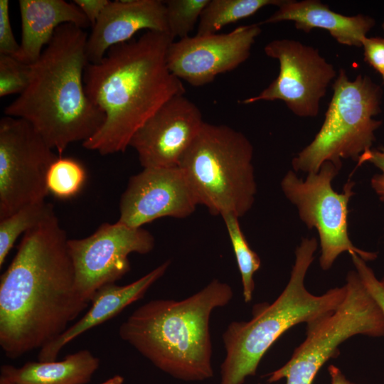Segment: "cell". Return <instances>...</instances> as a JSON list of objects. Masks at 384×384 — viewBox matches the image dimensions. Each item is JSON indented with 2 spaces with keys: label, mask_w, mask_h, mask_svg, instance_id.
<instances>
[{
  "label": "cell",
  "mask_w": 384,
  "mask_h": 384,
  "mask_svg": "<svg viewBox=\"0 0 384 384\" xmlns=\"http://www.w3.org/2000/svg\"><path fill=\"white\" fill-rule=\"evenodd\" d=\"M53 213L23 234L0 278V346L16 359L55 340L88 305Z\"/></svg>",
  "instance_id": "obj_1"
},
{
  "label": "cell",
  "mask_w": 384,
  "mask_h": 384,
  "mask_svg": "<svg viewBox=\"0 0 384 384\" xmlns=\"http://www.w3.org/2000/svg\"><path fill=\"white\" fill-rule=\"evenodd\" d=\"M174 41L167 33L148 31L110 48L84 73L86 93L105 114L100 129L82 143L101 155L124 152L135 132L165 102L184 95L181 80L169 70Z\"/></svg>",
  "instance_id": "obj_2"
},
{
  "label": "cell",
  "mask_w": 384,
  "mask_h": 384,
  "mask_svg": "<svg viewBox=\"0 0 384 384\" xmlns=\"http://www.w3.org/2000/svg\"><path fill=\"white\" fill-rule=\"evenodd\" d=\"M87 36L75 25L60 26L30 65L26 88L4 110V115L28 121L59 157L70 144L91 138L105 121L85 91Z\"/></svg>",
  "instance_id": "obj_3"
},
{
  "label": "cell",
  "mask_w": 384,
  "mask_h": 384,
  "mask_svg": "<svg viewBox=\"0 0 384 384\" xmlns=\"http://www.w3.org/2000/svg\"><path fill=\"white\" fill-rule=\"evenodd\" d=\"M226 282L213 279L182 299H154L135 309L119 328L120 338L156 368L183 381L213 376L210 319L232 300Z\"/></svg>",
  "instance_id": "obj_4"
},
{
  "label": "cell",
  "mask_w": 384,
  "mask_h": 384,
  "mask_svg": "<svg viewBox=\"0 0 384 384\" xmlns=\"http://www.w3.org/2000/svg\"><path fill=\"white\" fill-rule=\"evenodd\" d=\"M315 238H302L295 250L289 280L272 303L253 307L248 321H233L223 334L225 356L220 366V384H242L256 373L263 356L286 331L308 324L334 311L343 302L346 286L329 289L321 295L304 286L306 272L317 249Z\"/></svg>",
  "instance_id": "obj_5"
},
{
  "label": "cell",
  "mask_w": 384,
  "mask_h": 384,
  "mask_svg": "<svg viewBox=\"0 0 384 384\" xmlns=\"http://www.w3.org/2000/svg\"><path fill=\"white\" fill-rule=\"evenodd\" d=\"M253 146L240 132L204 122L178 167L199 205L210 214L240 218L252 207L257 183Z\"/></svg>",
  "instance_id": "obj_6"
},
{
  "label": "cell",
  "mask_w": 384,
  "mask_h": 384,
  "mask_svg": "<svg viewBox=\"0 0 384 384\" xmlns=\"http://www.w3.org/2000/svg\"><path fill=\"white\" fill-rule=\"evenodd\" d=\"M332 88L319 131L292 161L295 171L316 173L326 161L341 169L342 159L357 162L375 139V132L382 123L373 119L380 111V87L366 75L351 80L341 68Z\"/></svg>",
  "instance_id": "obj_7"
},
{
  "label": "cell",
  "mask_w": 384,
  "mask_h": 384,
  "mask_svg": "<svg viewBox=\"0 0 384 384\" xmlns=\"http://www.w3.org/2000/svg\"><path fill=\"white\" fill-rule=\"evenodd\" d=\"M346 293L334 311L306 324V338L291 358L269 375L267 381L312 384L325 363L339 354L338 346L361 334L384 336V314L356 270L348 272Z\"/></svg>",
  "instance_id": "obj_8"
},
{
  "label": "cell",
  "mask_w": 384,
  "mask_h": 384,
  "mask_svg": "<svg viewBox=\"0 0 384 384\" xmlns=\"http://www.w3.org/2000/svg\"><path fill=\"white\" fill-rule=\"evenodd\" d=\"M340 170L333 163L326 161L317 172L308 174L305 179L289 170L281 181L283 193L297 207L301 220L319 234V263L324 270L330 269L344 252L356 254L366 262L377 257L374 252L356 247L349 238L348 205L354 195L355 183L348 181L341 193L334 191L331 183Z\"/></svg>",
  "instance_id": "obj_9"
},
{
  "label": "cell",
  "mask_w": 384,
  "mask_h": 384,
  "mask_svg": "<svg viewBox=\"0 0 384 384\" xmlns=\"http://www.w3.org/2000/svg\"><path fill=\"white\" fill-rule=\"evenodd\" d=\"M58 157L28 121L1 118L0 220L45 201L48 173Z\"/></svg>",
  "instance_id": "obj_10"
},
{
  "label": "cell",
  "mask_w": 384,
  "mask_h": 384,
  "mask_svg": "<svg viewBox=\"0 0 384 384\" xmlns=\"http://www.w3.org/2000/svg\"><path fill=\"white\" fill-rule=\"evenodd\" d=\"M264 50L267 56L278 60L279 74L259 94L241 103L281 100L298 117H316L321 98L337 76L333 65L318 49L292 39L272 41Z\"/></svg>",
  "instance_id": "obj_11"
},
{
  "label": "cell",
  "mask_w": 384,
  "mask_h": 384,
  "mask_svg": "<svg viewBox=\"0 0 384 384\" xmlns=\"http://www.w3.org/2000/svg\"><path fill=\"white\" fill-rule=\"evenodd\" d=\"M76 285L89 302L102 286L115 283L130 270L129 255H146L154 247L152 234L142 228H133L117 221L102 224L92 235L69 239Z\"/></svg>",
  "instance_id": "obj_12"
},
{
  "label": "cell",
  "mask_w": 384,
  "mask_h": 384,
  "mask_svg": "<svg viewBox=\"0 0 384 384\" xmlns=\"http://www.w3.org/2000/svg\"><path fill=\"white\" fill-rule=\"evenodd\" d=\"M262 30L259 23L241 26L227 33L196 35L173 41L167 50L169 71L194 87L210 83L247 60Z\"/></svg>",
  "instance_id": "obj_13"
},
{
  "label": "cell",
  "mask_w": 384,
  "mask_h": 384,
  "mask_svg": "<svg viewBox=\"0 0 384 384\" xmlns=\"http://www.w3.org/2000/svg\"><path fill=\"white\" fill-rule=\"evenodd\" d=\"M198 201L178 167L144 168L132 176L119 201L121 223L142 228L163 217L184 218Z\"/></svg>",
  "instance_id": "obj_14"
},
{
  "label": "cell",
  "mask_w": 384,
  "mask_h": 384,
  "mask_svg": "<svg viewBox=\"0 0 384 384\" xmlns=\"http://www.w3.org/2000/svg\"><path fill=\"white\" fill-rule=\"evenodd\" d=\"M204 121L198 106L184 95L165 102L135 132L129 146L144 168L176 167Z\"/></svg>",
  "instance_id": "obj_15"
},
{
  "label": "cell",
  "mask_w": 384,
  "mask_h": 384,
  "mask_svg": "<svg viewBox=\"0 0 384 384\" xmlns=\"http://www.w3.org/2000/svg\"><path fill=\"white\" fill-rule=\"evenodd\" d=\"M92 27L87 36L86 55L90 63H96L110 48L132 40L138 31L168 33L164 1H110Z\"/></svg>",
  "instance_id": "obj_16"
},
{
  "label": "cell",
  "mask_w": 384,
  "mask_h": 384,
  "mask_svg": "<svg viewBox=\"0 0 384 384\" xmlns=\"http://www.w3.org/2000/svg\"><path fill=\"white\" fill-rule=\"evenodd\" d=\"M167 260L137 280L123 286L110 283L100 287L90 299L88 311L69 326L55 340L39 350L38 361H56L60 352L73 339L119 314L129 305L142 299L150 287L166 272Z\"/></svg>",
  "instance_id": "obj_17"
},
{
  "label": "cell",
  "mask_w": 384,
  "mask_h": 384,
  "mask_svg": "<svg viewBox=\"0 0 384 384\" xmlns=\"http://www.w3.org/2000/svg\"><path fill=\"white\" fill-rule=\"evenodd\" d=\"M277 7L259 24L290 21L305 33L314 28L326 30L338 43L348 46L361 47L375 23L373 18L363 14L348 16L336 13L318 0H282Z\"/></svg>",
  "instance_id": "obj_18"
},
{
  "label": "cell",
  "mask_w": 384,
  "mask_h": 384,
  "mask_svg": "<svg viewBox=\"0 0 384 384\" xmlns=\"http://www.w3.org/2000/svg\"><path fill=\"white\" fill-rule=\"evenodd\" d=\"M18 6L21 41L19 50L14 57L27 65H31L39 58L60 26L70 23L82 29L91 26L73 2L20 0Z\"/></svg>",
  "instance_id": "obj_19"
},
{
  "label": "cell",
  "mask_w": 384,
  "mask_h": 384,
  "mask_svg": "<svg viewBox=\"0 0 384 384\" xmlns=\"http://www.w3.org/2000/svg\"><path fill=\"white\" fill-rule=\"evenodd\" d=\"M99 366L100 359L84 349L60 361H29L21 367L4 364L0 376L14 384H86Z\"/></svg>",
  "instance_id": "obj_20"
},
{
  "label": "cell",
  "mask_w": 384,
  "mask_h": 384,
  "mask_svg": "<svg viewBox=\"0 0 384 384\" xmlns=\"http://www.w3.org/2000/svg\"><path fill=\"white\" fill-rule=\"evenodd\" d=\"M282 0H210L198 23L196 35L217 33L224 26L254 15Z\"/></svg>",
  "instance_id": "obj_21"
},
{
  "label": "cell",
  "mask_w": 384,
  "mask_h": 384,
  "mask_svg": "<svg viewBox=\"0 0 384 384\" xmlns=\"http://www.w3.org/2000/svg\"><path fill=\"white\" fill-rule=\"evenodd\" d=\"M55 213L46 201L27 205L0 220V267L21 234L36 228Z\"/></svg>",
  "instance_id": "obj_22"
},
{
  "label": "cell",
  "mask_w": 384,
  "mask_h": 384,
  "mask_svg": "<svg viewBox=\"0 0 384 384\" xmlns=\"http://www.w3.org/2000/svg\"><path fill=\"white\" fill-rule=\"evenodd\" d=\"M221 217L225 223L241 275L244 301L247 303L252 299L255 289L253 277L261 266V260L250 248L240 228L239 218L231 213Z\"/></svg>",
  "instance_id": "obj_23"
},
{
  "label": "cell",
  "mask_w": 384,
  "mask_h": 384,
  "mask_svg": "<svg viewBox=\"0 0 384 384\" xmlns=\"http://www.w3.org/2000/svg\"><path fill=\"white\" fill-rule=\"evenodd\" d=\"M86 179V172L78 161L58 157L51 165L47 177L49 193L58 198L67 199L77 195Z\"/></svg>",
  "instance_id": "obj_24"
},
{
  "label": "cell",
  "mask_w": 384,
  "mask_h": 384,
  "mask_svg": "<svg viewBox=\"0 0 384 384\" xmlns=\"http://www.w3.org/2000/svg\"><path fill=\"white\" fill-rule=\"evenodd\" d=\"M210 0L164 1L168 33L174 41L186 38L198 23L201 14Z\"/></svg>",
  "instance_id": "obj_25"
},
{
  "label": "cell",
  "mask_w": 384,
  "mask_h": 384,
  "mask_svg": "<svg viewBox=\"0 0 384 384\" xmlns=\"http://www.w3.org/2000/svg\"><path fill=\"white\" fill-rule=\"evenodd\" d=\"M30 77V65L13 55L0 54V97L22 93Z\"/></svg>",
  "instance_id": "obj_26"
},
{
  "label": "cell",
  "mask_w": 384,
  "mask_h": 384,
  "mask_svg": "<svg viewBox=\"0 0 384 384\" xmlns=\"http://www.w3.org/2000/svg\"><path fill=\"white\" fill-rule=\"evenodd\" d=\"M352 262L363 284L379 305L384 314V287L365 260L356 254L351 255Z\"/></svg>",
  "instance_id": "obj_27"
},
{
  "label": "cell",
  "mask_w": 384,
  "mask_h": 384,
  "mask_svg": "<svg viewBox=\"0 0 384 384\" xmlns=\"http://www.w3.org/2000/svg\"><path fill=\"white\" fill-rule=\"evenodd\" d=\"M19 48L11 28L9 1L0 0V54L14 56Z\"/></svg>",
  "instance_id": "obj_28"
},
{
  "label": "cell",
  "mask_w": 384,
  "mask_h": 384,
  "mask_svg": "<svg viewBox=\"0 0 384 384\" xmlns=\"http://www.w3.org/2000/svg\"><path fill=\"white\" fill-rule=\"evenodd\" d=\"M364 163L373 164L379 169L380 174H375L371 180L370 185L379 199L384 202V147L370 149L359 157L357 165Z\"/></svg>",
  "instance_id": "obj_29"
},
{
  "label": "cell",
  "mask_w": 384,
  "mask_h": 384,
  "mask_svg": "<svg viewBox=\"0 0 384 384\" xmlns=\"http://www.w3.org/2000/svg\"><path fill=\"white\" fill-rule=\"evenodd\" d=\"M365 60L377 72L384 74V38L365 37L362 41Z\"/></svg>",
  "instance_id": "obj_30"
},
{
  "label": "cell",
  "mask_w": 384,
  "mask_h": 384,
  "mask_svg": "<svg viewBox=\"0 0 384 384\" xmlns=\"http://www.w3.org/2000/svg\"><path fill=\"white\" fill-rule=\"evenodd\" d=\"M109 0H74L73 2L85 14L92 26L100 15L110 3Z\"/></svg>",
  "instance_id": "obj_31"
},
{
  "label": "cell",
  "mask_w": 384,
  "mask_h": 384,
  "mask_svg": "<svg viewBox=\"0 0 384 384\" xmlns=\"http://www.w3.org/2000/svg\"><path fill=\"white\" fill-rule=\"evenodd\" d=\"M328 371L331 378V384H354L347 379L342 371L334 365H330Z\"/></svg>",
  "instance_id": "obj_32"
},
{
  "label": "cell",
  "mask_w": 384,
  "mask_h": 384,
  "mask_svg": "<svg viewBox=\"0 0 384 384\" xmlns=\"http://www.w3.org/2000/svg\"><path fill=\"white\" fill-rule=\"evenodd\" d=\"M124 378L119 375H115L100 384H123Z\"/></svg>",
  "instance_id": "obj_33"
},
{
  "label": "cell",
  "mask_w": 384,
  "mask_h": 384,
  "mask_svg": "<svg viewBox=\"0 0 384 384\" xmlns=\"http://www.w3.org/2000/svg\"><path fill=\"white\" fill-rule=\"evenodd\" d=\"M0 384H14V383L0 376Z\"/></svg>",
  "instance_id": "obj_34"
},
{
  "label": "cell",
  "mask_w": 384,
  "mask_h": 384,
  "mask_svg": "<svg viewBox=\"0 0 384 384\" xmlns=\"http://www.w3.org/2000/svg\"><path fill=\"white\" fill-rule=\"evenodd\" d=\"M380 282H381L382 285H383V287H384V276H383L382 280H380Z\"/></svg>",
  "instance_id": "obj_35"
},
{
  "label": "cell",
  "mask_w": 384,
  "mask_h": 384,
  "mask_svg": "<svg viewBox=\"0 0 384 384\" xmlns=\"http://www.w3.org/2000/svg\"><path fill=\"white\" fill-rule=\"evenodd\" d=\"M383 29L384 31V23H383Z\"/></svg>",
  "instance_id": "obj_36"
},
{
  "label": "cell",
  "mask_w": 384,
  "mask_h": 384,
  "mask_svg": "<svg viewBox=\"0 0 384 384\" xmlns=\"http://www.w3.org/2000/svg\"><path fill=\"white\" fill-rule=\"evenodd\" d=\"M383 75V80H384V74H383V75Z\"/></svg>",
  "instance_id": "obj_37"
},
{
  "label": "cell",
  "mask_w": 384,
  "mask_h": 384,
  "mask_svg": "<svg viewBox=\"0 0 384 384\" xmlns=\"http://www.w3.org/2000/svg\"><path fill=\"white\" fill-rule=\"evenodd\" d=\"M257 384H260V383H257Z\"/></svg>",
  "instance_id": "obj_38"
}]
</instances>
